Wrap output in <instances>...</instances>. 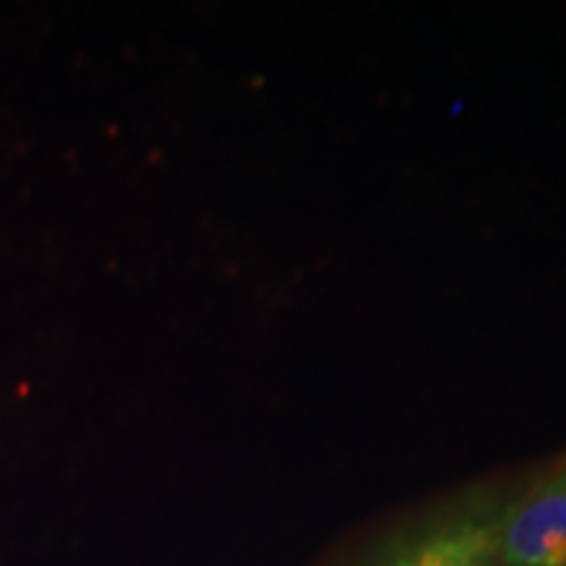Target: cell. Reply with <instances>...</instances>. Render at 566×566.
Segmentation results:
<instances>
[{
  "mask_svg": "<svg viewBox=\"0 0 566 566\" xmlns=\"http://www.w3.org/2000/svg\"><path fill=\"white\" fill-rule=\"evenodd\" d=\"M493 566H495V564H493Z\"/></svg>",
  "mask_w": 566,
  "mask_h": 566,
  "instance_id": "cell-3",
  "label": "cell"
},
{
  "mask_svg": "<svg viewBox=\"0 0 566 566\" xmlns=\"http://www.w3.org/2000/svg\"><path fill=\"white\" fill-rule=\"evenodd\" d=\"M493 564L566 566V454L506 493Z\"/></svg>",
  "mask_w": 566,
  "mask_h": 566,
  "instance_id": "cell-2",
  "label": "cell"
},
{
  "mask_svg": "<svg viewBox=\"0 0 566 566\" xmlns=\"http://www.w3.org/2000/svg\"><path fill=\"white\" fill-rule=\"evenodd\" d=\"M509 491L480 488L396 530L359 566H493Z\"/></svg>",
  "mask_w": 566,
  "mask_h": 566,
  "instance_id": "cell-1",
  "label": "cell"
}]
</instances>
